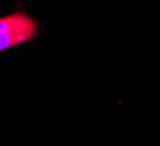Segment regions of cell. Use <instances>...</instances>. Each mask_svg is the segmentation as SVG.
I'll use <instances>...</instances> for the list:
<instances>
[{
    "mask_svg": "<svg viewBox=\"0 0 160 146\" xmlns=\"http://www.w3.org/2000/svg\"><path fill=\"white\" fill-rule=\"evenodd\" d=\"M39 25L25 12H15L0 18V52L33 41Z\"/></svg>",
    "mask_w": 160,
    "mask_h": 146,
    "instance_id": "obj_1",
    "label": "cell"
}]
</instances>
